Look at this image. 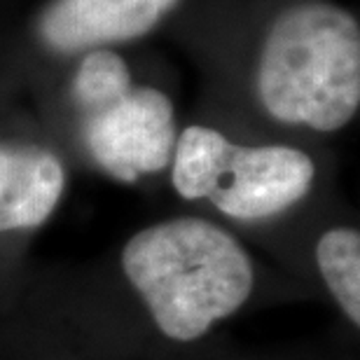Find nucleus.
Here are the masks:
<instances>
[{"label": "nucleus", "instance_id": "f257e3e1", "mask_svg": "<svg viewBox=\"0 0 360 360\" xmlns=\"http://www.w3.org/2000/svg\"><path fill=\"white\" fill-rule=\"evenodd\" d=\"M122 267L171 340L192 342L248 300L253 264L241 243L201 218H176L134 234Z\"/></svg>", "mask_w": 360, "mask_h": 360}, {"label": "nucleus", "instance_id": "f03ea898", "mask_svg": "<svg viewBox=\"0 0 360 360\" xmlns=\"http://www.w3.org/2000/svg\"><path fill=\"white\" fill-rule=\"evenodd\" d=\"M257 96L274 120L337 131L360 105V28L342 7L300 3L271 24Z\"/></svg>", "mask_w": 360, "mask_h": 360}, {"label": "nucleus", "instance_id": "7ed1b4c3", "mask_svg": "<svg viewBox=\"0 0 360 360\" xmlns=\"http://www.w3.org/2000/svg\"><path fill=\"white\" fill-rule=\"evenodd\" d=\"M316 169L297 148L234 146L208 127H187L174 150V187L183 199H211L239 220L276 215L311 190Z\"/></svg>", "mask_w": 360, "mask_h": 360}, {"label": "nucleus", "instance_id": "20e7f679", "mask_svg": "<svg viewBox=\"0 0 360 360\" xmlns=\"http://www.w3.org/2000/svg\"><path fill=\"white\" fill-rule=\"evenodd\" d=\"M84 141L108 174L134 183L167 169L176 150V117L167 94L131 87L120 98L84 112Z\"/></svg>", "mask_w": 360, "mask_h": 360}, {"label": "nucleus", "instance_id": "39448f33", "mask_svg": "<svg viewBox=\"0 0 360 360\" xmlns=\"http://www.w3.org/2000/svg\"><path fill=\"white\" fill-rule=\"evenodd\" d=\"M180 0H54L40 19L42 42L59 54L101 49L150 33Z\"/></svg>", "mask_w": 360, "mask_h": 360}, {"label": "nucleus", "instance_id": "423d86ee", "mask_svg": "<svg viewBox=\"0 0 360 360\" xmlns=\"http://www.w3.org/2000/svg\"><path fill=\"white\" fill-rule=\"evenodd\" d=\"M66 171L42 148L0 146V234L42 225L54 213Z\"/></svg>", "mask_w": 360, "mask_h": 360}, {"label": "nucleus", "instance_id": "0eeeda50", "mask_svg": "<svg viewBox=\"0 0 360 360\" xmlns=\"http://www.w3.org/2000/svg\"><path fill=\"white\" fill-rule=\"evenodd\" d=\"M316 262L326 278L328 290L340 302L351 323L360 326V234L340 227L321 236Z\"/></svg>", "mask_w": 360, "mask_h": 360}, {"label": "nucleus", "instance_id": "6e6552de", "mask_svg": "<svg viewBox=\"0 0 360 360\" xmlns=\"http://www.w3.org/2000/svg\"><path fill=\"white\" fill-rule=\"evenodd\" d=\"M131 87V75L120 54L108 52V49H91L77 68L73 96L82 112H89L120 98Z\"/></svg>", "mask_w": 360, "mask_h": 360}]
</instances>
